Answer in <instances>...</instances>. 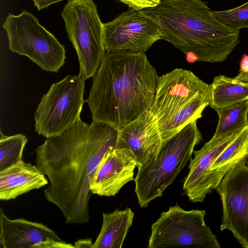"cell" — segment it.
Here are the masks:
<instances>
[{"label": "cell", "mask_w": 248, "mask_h": 248, "mask_svg": "<svg viewBox=\"0 0 248 248\" xmlns=\"http://www.w3.org/2000/svg\"><path fill=\"white\" fill-rule=\"evenodd\" d=\"M116 146L130 149L141 166L154 157L165 143L156 121L150 110L118 129Z\"/></svg>", "instance_id": "obj_15"}, {"label": "cell", "mask_w": 248, "mask_h": 248, "mask_svg": "<svg viewBox=\"0 0 248 248\" xmlns=\"http://www.w3.org/2000/svg\"><path fill=\"white\" fill-rule=\"evenodd\" d=\"M199 94L210 96L209 85L189 70L175 69L159 77L150 111L156 123L163 121Z\"/></svg>", "instance_id": "obj_11"}, {"label": "cell", "mask_w": 248, "mask_h": 248, "mask_svg": "<svg viewBox=\"0 0 248 248\" xmlns=\"http://www.w3.org/2000/svg\"><path fill=\"white\" fill-rule=\"evenodd\" d=\"M212 16L222 24L240 31L248 29V1L244 4L228 10L212 11Z\"/></svg>", "instance_id": "obj_23"}, {"label": "cell", "mask_w": 248, "mask_h": 248, "mask_svg": "<svg viewBox=\"0 0 248 248\" xmlns=\"http://www.w3.org/2000/svg\"><path fill=\"white\" fill-rule=\"evenodd\" d=\"M244 162L245 165L248 167V154L246 155V156L244 158Z\"/></svg>", "instance_id": "obj_29"}, {"label": "cell", "mask_w": 248, "mask_h": 248, "mask_svg": "<svg viewBox=\"0 0 248 248\" xmlns=\"http://www.w3.org/2000/svg\"><path fill=\"white\" fill-rule=\"evenodd\" d=\"M234 78L248 84V72L245 73L239 71L238 75Z\"/></svg>", "instance_id": "obj_28"}, {"label": "cell", "mask_w": 248, "mask_h": 248, "mask_svg": "<svg viewBox=\"0 0 248 248\" xmlns=\"http://www.w3.org/2000/svg\"><path fill=\"white\" fill-rule=\"evenodd\" d=\"M127 5L129 8L137 11L154 7L158 5L161 0H117Z\"/></svg>", "instance_id": "obj_24"}, {"label": "cell", "mask_w": 248, "mask_h": 248, "mask_svg": "<svg viewBox=\"0 0 248 248\" xmlns=\"http://www.w3.org/2000/svg\"><path fill=\"white\" fill-rule=\"evenodd\" d=\"M210 101V96L199 94L168 118L157 122L164 143L186 125L201 118L204 108L209 106Z\"/></svg>", "instance_id": "obj_18"}, {"label": "cell", "mask_w": 248, "mask_h": 248, "mask_svg": "<svg viewBox=\"0 0 248 248\" xmlns=\"http://www.w3.org/2000/svg\"><path fill=\"white\" fill-rule=\"evenodd\" d=\"M215 110L219 120L211 140L239 132L248 125V100Z\"/></svg>", "instance_id": "obj_21"}, {"label": "cell", "mask_w": 248, "mask_h": 248, "mask_svg": "<svg viewBox=\"0 0 248 248\" xmlns=\"http://www.w3.org/2000/svg\"><path fill=\"white\" fill-rule=\"evenodd\" d=\"M136 156L126 147L116 146L103 157L90 184L93 194L113 196L127 183L134 180Z\"/></svg>", "instance_id": "obj_13"}, {"label": "cell", "mask_w": 248, "mask_h": 248, "mask_svg": "<svg viewBox=\"0 0 248 248\" xmlns=\"http://www.w3.org/2000/svg\"><path fill=\"white\" fill-rule=\"evenodd\" d=\"M240 132L216 140H210L201 149L194 151V157L189 160V172L183 185L184 194L189 201L202 202L211 192L209 186L211 168Z\"/></svg>", "instance_id": "obj_14"}, {"label": "cell", "mask_w": 248, "mask_h": 248, "mask_svg": "<svg viewBox=\"0 0 248 248\" xmlns=\"http://www.w3.org/2000/svg\"><path fill=\"white\" fill-rule=\"evenodd\" d=\"M209 86V106L215 110L248 100V84L234 78L218 75Z\"/></svg>", "instance_id": "obj_20"}, {"label": "cell", "mask_w": 248, "mask_h": 248, "mask_svg": "<svg viewBox=\"0 0 248 248\" xmlns=\"http://www.w3.org/2000/svg\"><path fill=\"white\" fill-rule=\"evenodd\" d=\"M202 136L194 121L170 138L158 153L138 167L135 192L141 207L161 197L190 160Z\"/></svg>", "instance_id": "obj_4"}, {"label": "cell", "mask_w": 248, "mask_h": 248, "mask_svg": "<svg viewBox=\"0 0 248 248\" xmlns=\"http://www.w3.org/2000/svg\"><path fill=\"white\" fill-rule=\"evenodd\" d=\"M48 184L36 165L23 160L0 171V200L9 201Z\"/></svg>", "instance_id": "obj_16"}, {"label": "cell", "mask_w": 248, "mask_h": 248, "mask_svg": "<svg viewBox=\"0 0 248 248\" xmlns=\"http://www.w3.org/2000/svg\"><path fill=\"white\" fill-rule=\"evenodd\" d=\"M68 39L75 49L79 73L85 79L93 77L106 53L103 24L93 0H69L61 13Z\"/></svg>", "instance_id": "obj_5"}, {"label": "cell", "mask_w": 248, "mask_h": 248, "mask_svg": "<svg viewBox=\"0 0 248 248\" xmlns=\"http://www.w3.org/2000/svg\"><path fill=\"white\" fill-rule=\"evenodd\" d=\"M0 246L3 248H74L42 223L10 219L0 208Z\"/></svg>", "instance_id": "obj_12"}, {"label": "cell", "mask_w": 248, "mask_h": 248, "mask_svg": "<svg viewBox=\"0 0 248 248\" xmlns=\"http://www.w3.org/2000/svg\"><path fill=\"white\" fill-rule=\"evenodd\" d=\"M242 72H248V56L244 55L240 62V71Z\"/></svg>", "instance_id": "obj_27"}, {"label": "cell", "mask_w": 248, "mask_h": 248, "mask_svg": "<svg viewBox=\"0 0 248 248\" xmlns=\"http://www.w3.org/2000/svg\"><path fill=\"white\" fill-rule=\"evenodd\" d=\"M103 29L106 52H145L155 42L162 39L158 25L139 11L132 9L104 23Z\"/></svg>", "instance_id": "obj_10"}, {"label": "cell", "mask_w": 248, "mask_h": 248, "mask_svg": "<svg viewBox=\"0 0 248 248\" xmlns=\"http://www.w3.org/2000/svg\"><path fill=\"white\" fill-rule=\"evenodd\" d=\"M159 77L145 52L106 51L85 100L92 120L119 129L150 110Z\"/></svg>", "instance_id": "obj_2"}, {"label": "cell", "mask_w": 248, "mask_h": 248, "mask_svg": "<svg viewBox=\"0 0 248 248\" xmlns=\"http://www.w3.org/2000/svg\"><path fill=\"white\" fill-rule=\"evenodd\" d=\"M85 78L69 75L52 84L35 112V131L47 138L59 135L79 120L84 103Z\"/></svg>", "instance_id": "obj_7"}, {"label": "cell", "mask_w": 248, "mask_h": 248, "mask_svg": "<svg viewBox=\"0 0 248 248\" xmlns=\"http://www.w3.org/2000/svg\"><path fill=\"white\" fill-rule=\"evenodd\" d=\"M9 49L28 57L45 71L56 73L63 66L66 50L56 37L31 13L10 14L2 25Z\"/></svg>", "instance_id": "obj_6"}, {"label": "cell", "mask_w": 248, "mask_h": 248, "mask_svg": "<svg viewBox=\"0 0 248 248\" xmlns=\"http://www.w3.org/2000/svg\"><path fill=\"white\" fill-rule=\"evenodd\" d=\"M93 245L91 238L78 239L74 242V248H93Z\"/></svg>", "instance_id": "obj_26"}, {"label": "cell", "mask_w": 248, "mask_h": 248, "mask_svg": "<svg viewBox=\"0 0 248 248\" xmlns=\"http://www.w3.org/2000/svg\"><path fill=\"white\" fill-rule=\"evenodd\" d=\"M202 0H162L140 11L159 27L162 39L197 60L224 61L240 42V31L216 19Z\"/></svg>", "instance_id": "obj_3"}, {"label": "cell", "mask_w": 248, "mask_h": 248, "mask_svg": "<svg viewBox=\"0 0 248 248\" xmlns=\"http://www.w3.org/2000/svg\"><path fill=\"white\" fill-rule=\"evenodd\" d=\"M243 159L226 173L216 190L222 204L221 231L230 230L248 248V167Z\"/></svg>", "instance_id": "obj_9"}, {"label": "cell", "mask_w": 248, "mask_h": 248, "mask_svg": "<svg viewBox=\"0 0 248 248\" xmlns=\"http://www.w3.org/2000/svg\"><path fill=\"white\" fill-rule=\"evenodd\" d=\"M248 154V125L240 131L211 167L209 181L211 191L216 189L226 173Z\"/></svg>", "instance_id": "obj_19"}, {"label": "cell", "mask_w": 248, "mask_h": 248, "mask_svg": "<svg viewBox=\"0 0 248 248\" xmlns=\"http://www.w3.org/2000/svg\"><path fill=\"white\" fill-rule=\"evenodd\" d=\"M134 213L130 208L103 213L101 230L93 248H121L132 226Z\"/></svg>", "instance_id": "obj_17"}, {"label": "cell", "mask_w": 248, "mask_h": 248, "mask_svg": "<svg viewBox=\"0 0 248 248\" xmlns=\"http://www.w3.org/2000/svg\"><path fill=\"white\" fill-rule=\"evenodd\" d=\"M205 210H185L178 204L170 206L152 225L148 248H220L216 236L205 222Z\"/></svg>", "instance_id": "obj_8"}, {"label": "cell", "mask_w": 248, "mask_h": 248, "mask_svg": "<svg viewBox=\"0 0 248 248\" xmlns=\"http://www.w3.org/2000/svg\"><path fill=\"white\" fill-rule=\"evenodd\" d=\"M118 135L111 125L94 121L89 124L80 119L35 148L36 165L49 181L45 199L59 208L66 224L90 222V184Z\"/></svg>", "instance_id": "obj_1"}, {"label": "cell", "mask_w": 248, "mask_h": 248, "mask_svg": "<svg viewBox=\"0 0 248 248\" xmlns=\"http://www.w3.org/2000/svg\"><path fill=\"white\" fill-rule=\"evenodd\" d=\"M28 142L27 137L22 134L11 136L0 131V171L23 161V153Z\"/></svg>", "instance_id": "obj_22"}, {"label": "cell", "mask_w": 248, "mask_h": 248, "mask_svg": "<svg viewBox=\"0 0 248 248\" xmlns=\"http://www.w3.org/2000/svg\"><path fill=\"white\" fill-rule=\"evenodd\" d=\"M64 0H32L34 6L40 11L47 8L51 5ZM69 0H67V1Z\"/></svg>", "instance_id": "obj_25"}]
</instances>
